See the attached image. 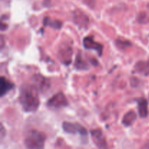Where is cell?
Masks as SVG:
<instances>
[{"instance_id":"cell-16","label":"cell","mask_w":149,"mask_h":149,"mask_svg":"<svg viewBox=\"0 0 149 149\" xmlns=\"http://www.w3.org/2000/svg\"><path fill=\"white\" fill-rule=\"evenodd\" d=\"M148 148H149V142H148Z\"/></svg>"},{"instance_id":"cell-2","label":"cell","mask_w":149,"mask_h":149,"mask_svg":"<svg viewBox=\"0 0 149 149\" xmlns=\"http://www.w3.org/2000/svg\"><path fill=\"white\" fill-rule=\"evenodd\" d=\"M46 135L40 131L33 130L29 132L24 140V144L28 149H43Z\"/></svg>"},{"instance_id":"cell-6","label":"cell","mask_w":149,"mask_h":149,"mask_svg":"<svg viewBox=\"0 0 149 149\" xmlns=\"http://www.w3.org/2000/svg\"><path fill=\"white\" fill-rule=\"evenodd\" d=\"M33 81L34 85L42 93L47 91L50 87V82L49 80L41 74H34L33 77Z\"/></svg>"},{"instance_id":"cell-8","label":"cell","mask_w":149,"mask_h":149,"mask_svg":"<svg viewBox=\"0 0 149 149\" xmlns=\"http://www.w3.org/2000/svg\"><path fill=\"white\" fill-rule=\"evenodd\" d=\"M72 52V49L68 45H64L62 49H60L59 56L63 63L68 64L71 63Z\"/></svg>"},{"instance_id":"cell-11","label":"cell","mask_w":149,"mask_h":149,"mask_svg":"<svg viewBox=\"0 0 149 149\" xmlns=\"http://www.w3.org/2000/svg\"><path fill=\"white\" fill-rule=\"evenodd\" d=\"M135 69L137 72L143 74V75H148L149 74V63L146 61H140L136 63Z\"/></svg>"},{"instance_id":"cell-12","label":"cell","mask_w":149,"mask_h":149,"mask_svg":"<svg viewBox=\"0 0 149 149\" xmlns=\"http://www.w3.org/2000/svg\"><path fill=\"white\" fill-rule=\"evenodd\" d=\"M136 118L137 116L135 112L133 111H130L124 116L123 119H122V124L126 127L131 126L135 121Z\"/></svg>"},{"instance_id":"cell-4","label":"cell","mask_w":149,"mask_h":149,"mask_svg":"<svg viewBox=\"0 0 149 149\" xmlns=\"http://www.w3.org/2000/svg\"><path fill=\"white\" fill-rule=\"evenodd\" d=\"M63 129L67 133L79 134L82 136L87 135V131L82 125L78 123H71V122H64L63 123Z\"/></svg>"},{"instance_id":"cell-10","label":"cell","mask_w":149,"mask_h":149,"mask_svg":"<svg viewBox=\"0 0 149 149\" xmlns=\"http://www.w3.org/2000/svg\"><path fill=\"white\" fill-rule=\"evenodd\" d=\"M138 107L140 116L142 118L146 117L148 114V101L145 98L141 97L138 100Z\"/></svg>"},{"instance_id":"cell-5","label":"cell","mask_w":149,"mask_h":149,"mask_svg":"<svg viewBox=\"0 0 149 149\" xmlns=\"http://www.w3.org/2000/svg\"><path fill=\"white\" fill-rule=\"evenodd\" d=\"M93 141L96 146L100 149H108L106 139L100 130H93L90 132Z\"/></svg>"},{"instance_id":"cell-9","label":"cell","mask_w":149,"mask_h":149,"mask_svg":"<svg viewBox=\"0 0 149 149\" xmlns=\"http://www.w3.org/2000/svg\"><path fill=\"white\" fill-rule=\"evenodd\" d=\"M0 84H1V87H0V96L1 97L4 95L7 94L9 91H10L12 89L14 88V84L9 81L7 79H6L4 77H1Z\"/></svg>"},{"instance_id":"cell-7","label":"cell","mask_w":149,"mask_h":149,"mask_svg":"<svg viewBox=\"0 0 149 149\" xmlns=\"http://www.w3.org/2000/svg\"><path fill=\"white\" fill-rule=\"evenodd\" d=\"M83 45H84L85 49H93V50L96 51L100 56L102 55L103 49V45L98 42H95L92 36H86L83 39Z\"/></svg>"},{"instance_id":"cell-15","label":"cell","mask_w":149,"mask_h":149,"mask_svg":"<svg viewBox=\"0 0 149 149\" xmlns=\"http://www.w3.org/2000/svg\"><path fill=\"white\" fill-rule=\"evenodd\" d=\"M3 137H4V127L1 125V139H3Z\"/></svg>"},{"instance_id":"cell-1","label":"cell","mask_w":149,"mask_h":149,"mask_svg":"<svg viewBox=\"0 0 149 149\" xmlns=\"http://www.w3.org/2000/svg\"><path fill=\"white\" fill-rule=\"evenodd\" d=\"M39 90L34 84H23L20 87L19 101L23 110L26 112H33L39 106Z\"/></svg>"},{"instance_id":"cell-14","label":"cell","mask_w":149,"mask_h":149,"mask_svg":"<svg viewBox=\"0 0 149 149\" xmlns=\"http://www.w3.org/2000/svg\"><path fill=\"white\" fill-rule=\"evenodd\" d=\"M75 66L77 68H80V69H86L87 68V65L84 61H83L80 52H79L78 55L77 57V60H76Z\"/></svg>"},{"instance_id":"cell-13","label":"cell","mask_w":149,"mask_h":149,"mask_svg":"<svg viewBox=\"0 0 149 149\" xmlns=\"http://www.w3.org/2000/svg\"><path fill=\"white\" fill-rule=\"evenodd\" d=\"M44 25L45 26H50V27L53 28V29H59L61 28L63 23L62 22L58 21V20H52L49 17H47L44 19Z\"/></svg>"},{"instance_id":"cell-3","label":"cell","mask_w":149,"mask_h":149,"mask_svg":"<svg viewBox=\"0 0 149 149\" xmlns=\"http://www.w3.org/2000/svg\"><path fill=\"white\" fill-rule=\"evenodd\" d=\"M48 107L54 109H58L63 108L68 105V100L63 93H58L54 95L47 102Z\"/></svg>"}]
</instances>
